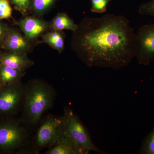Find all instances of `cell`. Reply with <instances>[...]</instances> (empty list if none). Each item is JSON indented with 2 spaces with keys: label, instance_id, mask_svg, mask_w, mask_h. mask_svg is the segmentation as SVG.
Returning a JSON list of instances; mask_svg holds the SVG:
<instances>
[{
  "label": "cell",
  "instance_id": "obj_1",
  "mask_svg": "<svg viewBox=\"0 0 154 154\" xmlns=\"http://www.w3.org/2000/svg\"><path fill=\"white\" fill-rule=\"evenodd\" d=\"M71 47L89 67L119 69L135 57L136 34L123 16L86 17L73 32Z\"/></svg>",
  "mask_w": 154,
  "mask_h": 154
},
{
  "label": "cell",
  "instance_id": "obj_2",
  "mask_svg": "<svg viewBox=\"0 0 154 154\" xmlns=\"http://www.w3.org/2000/svg\"><path fill=\"white\" fill-rule=\"evenodd\" d=\"M55 93L53 88L43 80H31L25 86L23 116L30 125L38 124L45 112L51 107Z\"/></svg>",
  "mask_w": 154,
  "mask_h": 154
},
{
  "label": "cell",
  "instance_id": "obj_3",
  "mask_svg": "<svg viewBox=\"0 0 154 154\" xmlns=\"http://www.w3.org/2000/svg\"><path fill=\"white\" fill-rule=\"evenodd\" d=\"M28 135L21 122L11 118L0 119V153L20 151L26 144Z\"/></svg>",
  "mask_w": 154,
  "mask_h": 154
},
{
  "label": "cell",
  "instance_id": "obj_4",
  "mask_svg": "<svg viewBox=\"0 0 154 154\" xmlns=\"http://www.w3.org/2000/svg\"><path fill=\"white\" fill-rule=\"evenodd\" d=\"M63 118L65 135L79 149L82 154H88L91 151L104 153L93 142L85 127L69 107L65 108Z\"/></svg>",
  "mask_w": 154,
  "mask_h": 154
},
{
  "label": "cell",
  "instance_id": "obj_5",
  "mask_svg": "<svg viewBox=\"0 0 154 154\" xmlns=\"http://www.w3.org/2000/svg\"><path fill=\"white\" fill-rule=\"evenodd\" d=\"M63 118L48 116L42 122L35 139V149L51 147L64 137Z\"/></svg>",
  "mask_w": 154,
  "mask_h": 154
},
{
  "label": "cell",
  "instance_id": "obj_6",
  "mask_svg": "<svg viewBox=\"0 0 154 154\" xmlns=\"http://www.w3.org/2000/svg\"><path fill=\"white\" fill-rule=\"evenodd\" d=\"M24 94L21 82L0 86V119L13 117L23 103Z\"/></svg>",
  "mask_w": 154,
  "mask_h": 154
},
{
  "label": "cell",
  "instance_id": "obj_7",
  "mask_svg": "<svg viewBox=\"0 0 154 154\" xmlns=\"http://www.w3.org/2000/svg\"><path fill=\"white\" fill-rule=\"evenodd\" d=\"M136 34V54L138 63L147 66L154 60V23L141 26Z\"/></svg>",
  "mask_w": 154,
  "mask_h": 154
},
{
  "label": "cell",
  "instance_id": "obj_8",
  "mask_svg": "<svg viewBox=\"0 0 154 154\" xmlns=\"http://www.w3.org/2000/svg\"><path fill=\"white\" fill-rule=\"evenodd\" d=\"M15 22V24L29 41L39 44L38 38L50 30V23L42 17L28 15Z\"/></svg>",
  "mask_w": 154,
  "mask_h": 154
},
{
  "label": "cell",
  "instance_id": "obj_9",
  "mask_svg": "<svg viewBox=\"0 0 154 154\" xmlns=\"http://www.w3.org/2000/svg\"><path fill=\"white\" fill-rule=\"evenodd\" d=\"M38 43L28 40L20 29L10 28L1 48L7 51L28 54L33 51Z\"/></svg>",
  "mask_w": 154,
  "mask_h": 154
},
{
  "label": "cell",
  "instance_id": "obj_10",
  "mask_svg": "<svg viewBox=\"0 0 154 154\" xmlns=\"http://www.w3.org/2000/svg\"><path fill=\"white\" fill-rule=\"evenodd\" d=\"M0 64L20 70L25 71L34 64L26 54L11 51L0 54Z\"/></svg>",
  "mask_w": 154,
  "mask_h": 154
},
{
  "label": "cell",
  "instance_id": "obj_11",
  "mask_svg": "<svg viewBox=\"0 0 154 154\" xmlns=\"http://www.w3.org/2000/svg\"><path fill=\"white\" fill-rule=\"evenodd\" d=\"M65 33L63 30H49L41 36L40 43H45L61 53L65 48Z\"/></svg>",
  "mask_w": 154,
  "mask_h": 154
},
{
  "label": "cell",
  "instance_id": "obj_12",
  "mask_svg": "<svg viewBox=\"0 0 154 154\" xmlns=\"http://www.w3.org/2000/svg\"><path fill=\"white\" fill-rule=\"evenodd\" d=\"M25 74V71L12 68L0 64V86L21 82Z\"/></svg>",
  "mask_w": 154,
  "mask_h": 154
},
{
  "label": "cell",
  "instance_id": "obj_13",
  "mask_svg": "<svg viewBox=\"0 0 154 154\" xmlns=\"http://www.w3.org/2000/svg\"><path fill=\"white\" fill-rule=\"evenodd\" d=\"M45 154H82V153L70 139L65 135L61 140L50 147Z\"/></svg>",
  "mask_w": 154,
  "mask_h": 154
},
{
  "label": "cell",
  "instance_id": "obj_14",
  "mask_svg": "<svg viewBox=\"0 0 154 154\" xmlns=\"http://www.w3.org/2000/svg\"><path fill=\"white\" fill-rule=\"evenodd\" d=\"M50 23L51 30H66L73 32L78 28V25L66 13H58Z\"/></svg>",
  "mask_w": 154,
  "mask_h": 154
},
{
  "label": "cell",
  "instance_id": "obj_15",
  "mask_svg": "<svg viewBox=\"0 0 154 154\" xmlns=\"http://www.w3.org/2000/svg\"><path fill=\"white\" fill-rule=\"evenodd\" d=\"M57 0H32L31 14L42 17L50 11Z\"/></svg>",
  "mask_w": 154,
  "mask_h": 154
},
{
  "label": "cell",
  "instance_id": "obj_16",
  "mask_svg": "<svg viewBox=\"0 0 154 154\" xmlns=\"http://www.w3.org/2000/svg\"><path fill=\"white\" fill-rule=\"evenodd\" d=\"M139 153L154 154V127L144 139Z\"/></svg>",
  "mask_w": 154,
  "mask_h": 154
},
{
  "label": "cell",
  "instance_id": "obj_17",
  "mask_svg": "<svg viewBox=\"0 0 154 154\" xmlns=\"http://www.w3.org/2000/svg\"><path fill=\"white\" fill-rule=\"evenodd\" d=\"M15 9L19 11L23 17L31 14L32 0H10Z\"/></svg>",
  "mask_w": 154,
  "mask_h": 154
},
{
  "label": "cell",
  "instance_id": "obj_18",
  "mask_svg": "<svg viewBox=\"0 0 154 154\" xmlns=\"http://www.w3.org/2000/svg\"><path fill=\"white\" fill-rule=\"evenodd\" d=\"M111 0H91L92 13L103 14L107 11V6Z\"/></svg>",
  "mask_w": 154,
  "mask_h": 154
},
{
  "label": "cell",
  "instance_id": "obj_19",
  "mask_svg": "<svg viewBox=\"0 0 154 154\" xmlns=\"http://www.w3.org/2000/svg\"><path fill=\"white\" fill-rule=\"evenodd\" d=\"M12 8L8 0H0V20L12 17Z\"/></svg>",
  "mask_w": 154,
  "mask_h": 154
},
{
  "label": "cell",
  "instance_id": "obj_20",
  "mask_svg": "<svg viewBox=\"0 0 154 154\" xmlns=\"http://www.w3.org/2000/svg\"><path fill=\"white\" fill-rule=\"evenodd\" d=\"M139 13L141 15L154 16V0L141 5Z\"/></svg>",
  "mask_w": 154,
  "mask_h": 154
},
{
  "label": "cell",
  "instance_id": "obj_21",
  "mask_svg": "<svg viewBox=\"0 0 154 154\" xmlns=\"http://www.w3.org/2000/svg\"><path fill=\"white\" fill-rule=\"evenodd\" d=\"M10 27L5 23L3 22L2 20H0V47L1 48L2 43L6 34L10 29Z\"/></svg>",
  "mask_w": 154,
  "mask_h": 154
},
{
  "label": "cell",
  "instance_id": "obj_22",
  "mask_svg": "<svg viewBox=\"0 0 154 154\" xmlns=\"http://www.w3.org/2000/svg\"><path fill=\"white\" fill-rule=\"evenodd\" d=\"M0 48H1V47H0ZM1 53H2V52H1V48H0V54H1Z\"/></svg>",
  "mask_w": 154,
  "mask_h": 154
}]
</instances>
